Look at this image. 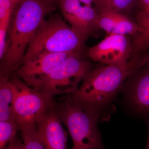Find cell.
Masks as SVG:
<instances>
[{
  "label": "cell",
  "mask_w": 149,
  "mask_h": 149,
  "mask_svg": "<svg viewBox=\"0 0 149 149\" xmlns=\"http://www.w3.org/2000/svg\"><path fill=\"white\" fill-rule=\"evenodd\" d=\"M50 0H20L14 9L9 24L5 51L1 60V74L17 70L27 47L46 17L55 10Z\"/></svg>",
  "instance_id": "6da1fadb"
},
{
  "label": "cell",
  "mask_w": 149,
  "mask_h": 149,
  "mask_svg": "<svg viewBox=\"0 0 149 149\" xmlns=\"http://www.w3.org/2000/svg\"><path fill=\"white\" fill-rule=\"evenodd\" d=\"M137 68L129 62L126 65H106L92 69L77 91L70 95L80 107L100 119L125 79Z\"/></svg>",
  "instance_id": "7a4b0ae2"
},
{
  "label": "cell",
  "mask_w": 149,
  "mask_h": 149,
  "mask_svg": "<svg viewBox=\"0 0 149 149\" xmlns=\"http://www.w3.org/2000/svg\"><path fill=\"white\" fill-rule=\"evenodd\" d=\"M86 36L72 28L58 15L45 19L27 47L24 59L43 53H82Z\"/></svg>",
  "instance_id": "3957f363"
},
{
  "label": "cell",
  "mask_w": 149,
  "mask_h": 149,
  "mask_svg": "<svg viewBox=\"0 0 149 149\" xmlns=\"http://www.w3.org/2000/svg\"><path fill=\"white\" fill-rule=\"evenodd\" d=\"M55 106L72 138L71 149H106L97 125L98 117L80 107L70 95L56 102Z\"/></svg>",
  "instance_id": "277c9868"
},
{
  "label": "cell",
  "mask_w": 149,
  "mask_h": 149,
  "mask_svg": "<svg viewBox=\"0 0 149 149\" xmlns=\"http://www.w3.org/2000/svg\"><path fill=\"white\" fill-rule=\"evenodd\" d=\"M13 94V113L20 127L36 125L55 104L53 97L28 86L16 76L10 80Z\"/></svg>",
  "instance_id": "5b68a950"
},
{
  "label": "cell",
  "mask_w": 149,
  "mask_h": 149,
  "mask_svg": "<svg viewBox=\"0 0 149 149\" xmlns=\"http://www.w3.org/2000/svg\"><path fill=\"white\" fill-rule=\"evenodd\" d=\"M92 67L82 58L81 53L70 56L43 78L38 91L53 97L56 95H72Z\"/></svg>",
  "instance_id": "8992f818"
},
{
  "label": "cell",
  "mask_w": 149,
  "mask_h": 149,
  "mask_svg": "<svg viewBox=\"0 0 149 149\" xmlns=\"http://www.w3.org/2000/svg\"><path fill=\"white\" fill-rule=\"evenodd\" d=\"M128 36L109 34L97 44L88 48V56L106 65H128L132 52V43Z\"/></svg>",
  "instance_id": "52a82bcc"
},
{
  "label": "cell",
  "mask_w": 149,
  "mask_h": 149,
  "mask_svg": "<svg viewBox=\"0 0 149 149\" xmlns=\"http://www.w3.org/2000/svg\"><path fill=\"white\" fill-rule=\"evenodd\" d=\"M76 54L78 53L40 54L24 59L16 70V76L28 86L38 91L44 77L65 59Z\"/></svg>",
  "instance_id": "ba28073f"
},
{
  "label": "cell",
  "mask_w": 149,
  "mask_h": 149,
  "mask_svg": "<svg viewBox=\"0 0 149 149\" xmlns=\"http://www.w3.org/2000/svg\"><path fill=\"white\" fill-rule=\"evenodd\" d=\"M65 20L72 28L88 36L97 28L98 14L92 6L81 5L78 0H57Z\"/></svg>",
  "instance_id": "9c48e42d"
},
{
  "label": "cell",
  "mask_w": 149,
  "mask_h": 149,
  "mask_svg": "<svg viewBox=\"0 0 149 149\" xmlns=\"http://www.w3.org/2000/svg\"><path fill=\"white\" fill-rule=\"evenodd\" d=\"M62 123L55 104L37 121V133L46 149H68V132Z\"/></svg>",
  "instance_id": "30bf717a"
},
{
  "label": "cell",
  "mask_w": 149,
  "mask_h": 149,
  "mask_svg": "<svg viewBox=\"0 0 149 149\" xmlns=\"http://www.w3.org/2000/svg\"><path fill=\"white\" fill-rule=\"evenodd\" d=\"M125 100L135 112L149 114V70L137 74L124 87Z\"/></svg>",
  "instance_id": "8fae6325"
},
{
  "label": "cell",
  "mask_w": 149,
  "mask_h": 149,
  "mask_svg": "<svg viewBox=\"0 0 149 149\" xmlns=\"http://www.w3.org/2000/svg\"><path fill=\"white\" fill-rule=\"evenodd\" d=\"M98 14V25L109 34H115L135 36L139 27L124 14L104 6H96Z\"/></svg>",
  "instance_id": "7c38bea8"
},
{
  "label": "cell",
  "mask_w": 149,
  "mask_h": 149,
  "mask_svg": "<svg viewBox=\"0 0 149 149\" xmlns=\"http://www.w3.org/2000/svg\"><path fill=\"white\" fill-rule=\"evenodd\" d=\"M8 74L0 76V122L15 120L13 113V94Z\"/></svg>",
  "instance_id": "4fadbf2b"
},
{
  "label": "cell",
  "mask_w": 149,
  "mask_h": 149,
  "mask_svg": "<svg viewBox=\"0 0 149 149\" xmlns=\"http://www.w3.org/2000/svg\"><path fill=\"white\" fill-rule=\"evenodd\" d=\"M139 29L132 43V56L145 52L149 48V13L140 11L136 17Z\"/></svg>",
  "instance_id": "5bb4252c"
},
{
  "label": "cell",
  "mask_w": 149,
  "mask_h": 149,
  "mask_svg": "<svg viewBox=\"0 0 149 149\" xmlns=\"http://www.w3.org/2000/svg\"><path fill=\"white\" fill-rule=\"evenodd\" d=\"M20 131L24 149H46L38 136L36 125L22 126Z\"/></svg>",
  "instance_id": "9a60e30c"
},
{
  "label": "cell",
  "mask_w": 149,
  "mask_h": 149,
  "mask_svg": "<svg viewBox=\"0 0 149 149\" xmlns=\"http://www.w3.org/2000/svg\"><path fill=\"white\" fill-rule=\"evenodd\" d=\"M20 126L15 120L0 122V149H5L16 136Z\"/></svg>",
  "instance_id": "2e32d148"
},
{
  "label": "cell",
  "mask_w": 149,
  "mask_h": 149,
  "mask_svg": "<svg viewBox=\"0 0 149 149\" xmlns=\"http://www.w3.org/2000/svg\"><path fill=\"white\" fill-rule=\"evenodd\" d=\"M136 0H95L96 6H104L113 10L123 13L130 10L134 6Z\"/></svg>",
  "instance_id": "e0dca14e"
},
{
  "label": "cell",
  "mask_w": 149,
  "mask_h": 149,
  "mask_svg": "<svg viewBox=\"0 0 149 149\" xmlns=\"http://www.w3.org/2000/svg\"><path fill=\"white\" fill-rule=\"evenodd\" d=\"M16 5L9 0H0V23L10 21Z\"/></svg>",
  "instance_id": "ac0fdd59"
},
{
  "label": "cell",
  "mask_w": 149,
  "mask_h": 149,
  "mask_svg": "<svg viewBox=\"0 0 149 149\" xmlns=\"http://www.w3.org/2000/svg\"><path fill=\"white\" fill-rule=\"evenodd\" d=\"M5 149H24V148L22 140L16 136Z\"/></svg>",
  "instance_id": "d6986e66"
},
{
  "label": "cell",
  "mask_w": 149,
  "mask_h": 149,
  "mask_svg": "<svg viewBox=\"0 0 149 149\" xmlns=\"http://www.w3.org/2000/svg\"><path fill=\"white\" fill-rule=\"evenodd\" d=\"M139 3L140 11L149 13V0H139Z\"/></svg>",
  "instance_id": "ffe728a7"
},
{
  "label": "cell",
  "mask_w": 149,
  "mask_h": 149,
  "mask_svg": "<svg viewBox=\"0 0 149 149\" xmlns=\"http://www.w3.org/2000/svg\"><path fill=\"white\" fill-rule=\"evenodd\" d=\"M80 2L83 3L85 6H92L93 3L95 2V0H78Z\"/></svg>",
  "instance_id": "44dd1931"
},
{
  "label": "cell",
  "mask_w": 149,
  "mask_h": 149,
  "mask_svg": "<svg viewBox=\"0 0 149 149\" xmlns=\"http://www.w3.org/2000/svg\"><path fill=\"white\" fill-rule=\"evenodd\" d=\"M9 1H10L14 3L16 6L20 0H9Z\"/></svg>",
  "instance_id": "7402d4cb"
},
{
  "label": "cell",
  "mask_w": 149,
  "mask_h": 149,
  "mask_svg": "<svg viewBox=\"0 0 149 149\" xmlns=\"http://www.w3.org/2000/svg\"><path fill=\"white\" fill-rule=\"evenodd\" d=\"M146 149H149V141H148V143H147V146L146 148Z\"/></svg>",
  "instance_id": "603a6c76"
},
{
  "label": "cell",
  "mask_w": 149,
  "mask_h": 149,
  "mask_svg": "<svg viewBox=\"0 0 149 149\" xmlns=\"http://www.w3.org/2000/svg\"><path fill=\"white\" fill-rule=\"evenodd\" d=\"M148 139L149 140V121L148 122Z\"/></svg>",
  "instance_id": "cb8c5ba5"
},
{
  "label": "cell",
  "mask_w": 149,
  "mask_h": 149,
  "mask_svg": "<svg viewBox=\"0 0 149 149\" xmlns=\"http://www.w3.org/2000/svg\"><path fill=\"white\" fill-rule=\"evenodd\" d=\"M50 1H52V2L54 3L56 2H57V0H50Z\"/></svg>",
  "instance_id": "d4e9b609"
},
{
  "label": "cell",
  "mask_w": 149,
  "mask_h": 149,
  "mask_svg": "<svg viewBox=\"0 0 149 149\" xmlns=\"http://www.w3.org/2000/svg\"><path fill=\"white\" fill-rule=\"evenodd\" d=\"M148 66L149 67V58L148 59Z\"/></svg>",
  "instance_id": "484cf974"
}]
</instances>
